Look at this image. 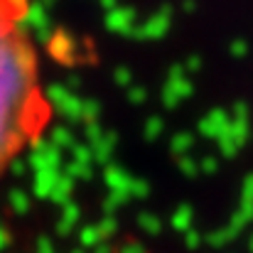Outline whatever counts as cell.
I'll return each instance as SVG.
<instances>
[{"mask_svg": "<svg viewBox=\"0 0 253 253\" xmlns=\"http://www.w3.org/2000/svg\"><path fill=\"white\" fill-rule=\"evenodd\" d=\"M30 0H0V179L49 133L57 106L30 37Z\"/></svg>", "mask_w": 253, "mask_h": 253, "instance_id": "6da1fadb", "label": "cell"}]
</instances>
